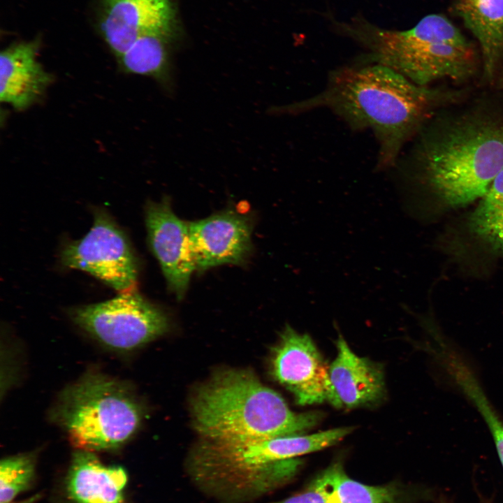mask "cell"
Returning <instances> with one entry per match:
<instances>
[{
    "label": "cell",
    "instance_id": "obj_4",
    "mask_svg": "<svg viewBox=\"0 0 503 503\" xmlns=\"http://www.w3.org/2000/svg\"><path fill=\"white\" fill-rule=\"evenodd\" d=\"M191 407L197 432L217 442L301 435L322 418L317 411H291L279 394L240 370L213 377L196 391Z\"/></svg>",
    "mask_w": 503,
    "mask_h": 503
},
{
    "label": "cell",
    "instance_id": "obj_7",
    "mask_svg": "<svg viewBox=\"0 0 503 503\" xmlns=\"http://www.w3.org/2000/svg\"><path fill=\"white\" fill-rule=\"evenodd\" d=\"M71 320L103 345L120 351L133 350L167 331L163 311L136 290L101 302L73 307Z\"/></svg>",
    "mask_w": 503,
    "mask_h": 503
},
{
    "label": "cell",
    "instance_id": "obj_3",
    "mask_svg": "<svg viewBox=\"0 0 503 503\" xmlns=\"http://www.w3.org/2000/svg\"><path fill=\"white\" fill-rule=\"evenodd\" d=\"M352 430L341 427L242 442L205 439L191 455L189 474L198 486L219 500L247 501L293 479L302 465L298 457L331 446Z\"/></svg>",
    "mask_w": 503,
    "mask_h": 503
},
{
    "label": "cell",
    "instance_id": "obj_19",
    "mask_svg": "<svg viewBox=\"0 0 503 503\" xmlns=\"http://www.w3.org/2000/svg\"><path fill=\"white\" fill-rule=\"evenodd\" d=\"M472 232L493 249L503 254V169L472 212Z\"/></svg>",
    "mask_w": 503,
    "mask_h": 503
},
{
    "label": "cell",
    "instance_id": "obj_20",
    "mask_svg": "<svg viewBox=\"0 0 503 503\" xmlns=\"http://www.w3.org/2000/svg\"><path fill=\"white\" fill-rule=\"evenodd\" d=\"M35 456L33 453L12 455L0 463V502H12L27 490L35 474Z\"/></svg>",
    "mask_w": 503,
    "mask_h": 503
},
{
    "label": "cell",
    "instance_id": "obj_2",
    "mask_svg": "<svg viewBox=\"0 0 503 503\" xmlns=\"http://www.w3.org/2000/svg\"><path fill=\"white\" fill-rule=\"evenodd\" d=\"M460 94L414 84L376 63L331 71L324 89L279 112L300 113L317 108L334 112L355 130L370 129L379 146L376 168H393L403 147L440 108Z\"/></svg>",
    "mask_w": 503,
    "mask_h": 503
},
{
    "label": "cell",
    "instance_id": "obj_1",
    "mask_svg": "<svg viewBox=\"0 0 503 503\" xmlns=\"http://www.w3.org/2000/svg\"><path fill=\"white\" fill-rule=\"evenodd\" d=\"M451 104L421 127L400 168L448 205L462 207L481 199L503 169V107Z\"/></svg>",
    "mask_w": 503,
    "mask_h": 503
},
{
    "label": "cell",
    "instance_id": "obj_15",
    "mask_svg": "<svg viewBox=\"0 0 503 503\" xmlns=\"http://www.w3.org/2000/svg\"><path fill=\"white\" fill-rule=\"evenodd\" d=\"M128 477L119 466H106L92 451L73 453L66 490L74 503H124Z\"/></svg>",
    "mask_w": 503,
    "mask_h": 503
},
{
    "label": "cell",
    "instance_id": "obj_14",
    "mask_svg": "<svg viewBox=\"0 0 503 503\" xmlns=\"http://www.w3.org/2000/svg\"><path fill=\"white\" fill-rule=\"evenodd\" d=\"M38 43L21 42L0 54V101L17 110L38 102L54 78L37 60Z\"/></svg>",
    "mask_w": 503,
    "mask_h": 503
},
{
    "label": "cell",
    "instance_id": "obj_5",
    "mask_svg": "<svg viewBox=\"0 0 503 503\" xmlns=\"http://www.w3.org/2000/svg\"><path fill=\"white\" fill-rule=\"evenodd\" d=\"M342 33L367 50V59L388 67L414 84L464 82L478 69L474 46L442 15L423 17L407 30L388 29L362 17L338 23Z\"/></svg>",
    "mask_w": 503,
    "mask_h": 503
},
{
    "label": "cell",
    "instance_id": "obj_23",
    "mask_svg": "<svg viewBox=\"0 0 503 503\" xmlns=\"http://www.w3.org/2000/svg\"><path fill=\"white\" fill-rule=\"evenodd\" d=\"M39 498H40V495H34V496H32V497H29V498H28V499H27V500L20 501V502H15V503H35V502H37V500H38ZM7 503H13V501H12V502H7Z\"/></svg>",
    "mask_w": 503,
    "mask_h": 503
},
{
    "label": "cell",
    "instance_id": "obj_9",
    "mask_svg": "<svg viewBox=\"0 0 503 503\" xmlns=\"http://www.w3.org/2000/svg\"><path fill=\"white\" fill-rule=\"evenodd\" d=\"M328 365L310 336L286 326L273 347V377L291 392L301 405L328 401L331 395Z\"/></svg>",
    "mask_w": 503,
    "mask_h": 503
},
{
    "label": "cell",
    "instance_id": "obj_12",
    "mask_svg": "<svg viewBox=\"0 0 503 503\" xmlns=\"http://www.w3.org/2000/svg\"><path fill=\"white\" fill-rule=\"evenodd\" d=\"M103 6L102 35L117 59L147 31L177 34L172 0H103Z\"/></svg>",
    "mask_w": 503,
    "mask_h": 503
},
{
    "label": "cell",
    "instance_id": "obj_6",
    "mask_svg": "<svg viewBox=\"0 0 503 503\" xmlns=\"http://www.w3.org/2000/svg\"><path fill=\"white\" fill-rule=\"evenodd\" d=\"M52 419L80 450H112L127 442L142 421V407L129 385L89 372L66 387Z\"/></svg>",
    "mask_w": 503,
    "mask_h": 503
},
{
    "label": "cell",
    "instance_id": "obj_17",
    "mask_svg": "<svg viewBox=\"0 0 503 503\" xmlns=\"http://www.w3.org/2000/svg\"><path fill=\"white\" fill-rule=\"evenodd\" d=\"M176 33L152 30L140 35L119 58L124 73L149 76L165 89L173 86L170 50Z\"/></svg>",
    "mask_w": 503,
    "mask_h": 503
},
{
    "label": "cell",
    "instance_id": "obj_11",
    "mask_svg": "<svg viewBox=\"0 0 503 503\" xmlns=\"http://www.w3.org/2000/svg\"><path fill=\"white\" fill-rule=\"evenodd\" d=\"M196 270L224 265H241L252 252V222L246 216L227 210L189 223Z\"/></svg>",
    "mask_w": 503,
    "mask_h": 503
},
{
    "label": "cell",
    "instance_id": "obj_8",
    "mask_svg": "<svg viewBox=\"0 0 503 503\" xmlns=\"http://www.w3.org/2000/svg\"><path fill=\"white\" fill-rule=\"evenodd\" d=\"M61 261L85 271L119 293L136 290L138 264L124 233L103 210L94 212L93 226L80 240L62 250Z\"/></svg>",
    "mask_w": 503,
    "mask_h": 503
},
{
    "label": "cell",
    "instance_id": "obj_13",
    "mask_svg": "<svg viewBox=\"0 0 503 503\" xmlns=\"http://www.w3.org/2000/svg\"><path fill=\"white\" fill-rule=\"evenodd\" d=\"M336 347V357L328 367L329 402L337 408L352 409L379 402L385 393L380 365L356 355L341 335Z\"/></svg>",
    "mask_w": 503,
    "mask_h": 503
},
{
    "label": "cell",
    "instance_id": "obj_10",
    "mask_svg": "<svg viewBox=\"0 0 503 503\" xmlns=\"http://www.w3.org/2000/svg\"><path fill=\"white\" fill-rule=\"evenodd\" d=\"M148 242L166 279L180 299L184 296L196 267L191 253L189 223L172 210L169 201L149 202L145 210Z\"/></svg>",
    "mask_w": 503,
    "mask_h": 503
},
{
    "label": "cell",
    "instance_id": "obj_21",
    "mask_svg": "<svg viewBox=\"0 0 503 503\" xmlns=\"http://www.w3.org/2000/svg\"><path fill=\"white\" fill-rule=\"evenodd\" d=\"M331 481L332 474L329 465L300 492L286 499L270 503H333Z\"/></svg>",
    "mask_w": 503,
    "mask_h": 503
},
{
    "label": "cell",
    "instance_id": "obj_18",
    "mask_svg": "<svg viewBox=\"0 0 503 503\" xmlns=\"http://www.w3.org/2000/svg\"><path fill=\"white\" fill-rule=\"evenodd\" d=\"M330 466L333 503H404L410 498L396 485L370 486L350 478L340 462Z\"/></svg>",
    "mask_w": 503,
    "mask_h": 503
},
{
    "label": "cell",
    "instance_id": "obj_22",
    "mask_svg": "<svg viewBox=\"0 0 503 503\" xmlns=\"http://www.w3.org/2000/svg\"><path fill=\"white\" fill-rule=\"evenodd\" d=\"M500 460L503 467V440L495 444Z\"/></svg>",
    "mask_w": 503,
    "mask_h": 503
},
{
    "label": "cell",
    "instance_id": "obj_16",
    "mask_svg": "<svg viewBox=\"0 0 503 503\" xmlns=\"http://www.w3.org/2000/svg\"><path fill=\"white\" fill-rule=\"evenodd\" d=\"M454 9L479 42L483 78L493 82L503 65V0H455Z\"/></svg>",
    "mask_w": 503,
    "mask_h": 503
},
{
    "label": "cell",
    "instance_id": "obj_24",
    "mask_svg": "<svg viewBox=\"0 0 503 503\" xmlns=\"http://www.w3.org/2000/svg\"><path fill=\"white\" fill-rule=\"evenodd\" d=\"M498 77H499V78H498V81H499L498 83H499V85H500V88L503 89V70H502V72L500 73V75H498Z\"/></svg>",
    "mask_w": 503,
    "mask_h": 503
}]
</instances>
